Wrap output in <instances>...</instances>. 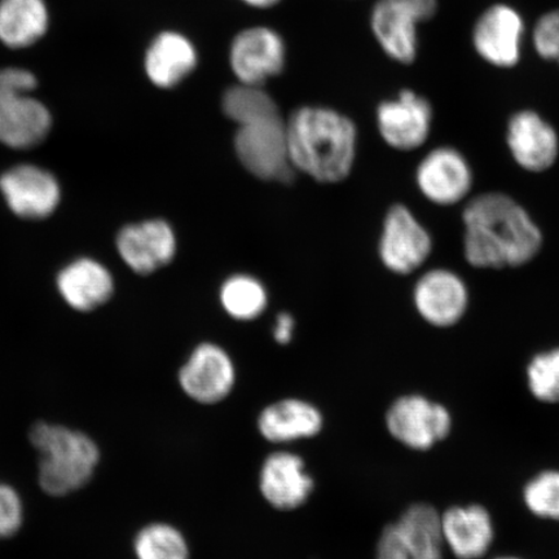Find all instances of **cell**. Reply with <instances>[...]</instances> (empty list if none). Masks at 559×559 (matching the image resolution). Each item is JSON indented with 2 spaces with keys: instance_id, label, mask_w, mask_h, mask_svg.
I'll use <instances>...</instances> for the list:
<instances>
[{
  "instance_id": "10",
  "label": "cell",
  "mask_w": 559,
  "mask_h": 559,
  "mask_svg": "<svg viewBox=\"0 0 559 559\" xmlns=\"http://www.w3.org/2000/svg\"><path fill=\"white\" fill-rule=\"evenodd\" d=\"M419 191L432 204L452 206L466 199L473 188V171L467 159L450 146L432 150L416 173Z\"/></svg>"
},
{
  "instance_id": "22",
  "label": "cell",
  "mask_w": 559,
  "mask_h": 559,
  "mask_svg": "<svg viewBox=\"0 0 559 559\" xmlns=\"http://www.w3.org/2000/svg\"><path fill=\"white\" fill-rule=\"evenodd\" d=\"M61 296L76 311H93L114 295V278L100 263L80 260L61 271L58 278Z\"/></svg>"
},
{
  "instance_id": "18",
  "label": "cell",
  "mask_w": 559,
  "mask_h": 559,
  "mask_svg": "<svg viewBox=\"0 0 559 559\" xmlns=\"http://www.w3.org/2000/svg\"><path fill=\"white\" fill-rule=\"evenodd\" d=\"M313 479L306 473L305 461L296 453L269 454L260 473V489L265 501L278 510L302 507L313 491Z\"/></svg>"
},
{
  "instance_id": "5",
  "label": "cell",
  "mask_w": 559,
  "mask_h": 559,
  "mask_svg": "<svg viewBox=\"0 0 559 559\" xmlns=\"http://www.w3.org/2000/svg\"><path fill=\"white\" fill-rule=\"evenodd\" d=\"M235 150L245 169L257 178L286 183L295 177L282 116L239 126Z\"/></svg>"
},
{
  "instance_id": "19",
  "label": "cell",
  "mask_w": 559,
  "mask_h": 559,
  "mask_svg": "<svg viewBox=\"0 0 559 559\" xmlns=\"http://www.w3.org/2000/svg\"><path fill=\"white\" fill-rule=\"evenodd\" d=\"M418 24L419 20L404 0H379L370 17L372 32L383 52L402 64L416 60Z\"/></svg>"
},
{
  "instance_id": "21",
  "label": "cell",
  "mask_w": 559,
  "mask_h": 559,
  "mask_svg": "<svg viewBox=\"0 0 559 559\" xmlns=\"http://www.w3.org/2000/svg\"><path fill=\"white\" fill-rule=\"evenodd\" d=\"M324 418L313 404L300 400H284L269 405L258 418V429L272 443H289L317 437Z\"/></svg>"
},
{
  "instance_id": "17",
  "label": "cell",
  "mask_w": 559,
  "mask_h": 559,
  "mask_svg": "<svg viewBox=\"0 0 559 559\" xmlns=\"http://www.w3.org/2000/svg\"><path fill=\"white\" fill-rule=\"evenodd\" d=\"M445 549L456 559H481L491 550L496 531L489 510L480 504L453 506L442 513Z\"/></svg>"
},
{
  "instance_id": "3",
  "label": "cell",
  "mask_w": 559,
  "mask_h": 559,
  "mask_svg": "<svg viewBox=\"0 0 559 559\" xmlns=\"http://www.w3.org/2000/svg\"><path fill=\"white\" fill-rule=\"evenodd\" d=\"M29 437L39 454L38 480L46 493L66 496L93 479L100 450L85 432L41 421L33 426Z\"/></svg>"
},
{
  "instance_id": "13",
  "label": "cell",
  "mask_w": 559,
  "mask_h": 559,
  "mask_svg": "<svg viewBox=\"0 0 559 559\" xmlns=\"http://www.w3.org/2000/svg\"><path fill=\"white\" fill-rule=\"evenodd\" d=\"M416 310L432 326L450 328L460 323L469 306V290L457 274L437 269L419 277L414 293Z\"/></svg>"
},
{
  "instance_id": "9",
  "label": "cell",
  "mask_w": 559,
  "mask_h": 559,
  "mask_svg": "<svg viewBox=\"0 0 559 559\" xmlns=\"http://www.w3.org/2000/svg\"><path fill=\"white\" fill-rule=\"evenodd\" d=\"M236 383L233 359L221 346L201 344L179 370V384L187 396L201 404L225 401Z\"/></svg>"
},
{
  "instance_id": "30",
  "label": "cell",
  "mask_w": 559,
  "mask_h": 559,
  "mask_svg": "<svg viewBox=\"0 0 559 559\" xmlns=\"http://www.w3.org/2000/svg\"><path fill=\"white\" fill-rule=\"evenodd\" d=\"M24 522V506L19 492L9 485L0 484V539L17 534Z\"/></svg>"
},
{
  "instance_id": "4",
  "label": "cell",
  "mask_w": 559,
  "mask_h": 559,
  "mask_svg": "<svg viewBox=\"0 0 559 559\" xmlns=\"http://www.w3.org/2000/svg\"><path fill=\"white\" fill-rule=\"evenodd\" d=\"M35 87L37 80L27 70H0V142L11 148H32L51 130L50 111L29 95Z\"/></svg>"
},
{
  "instance_id": "33",
  "label": "cell",
  "mask_w": 559,
  "mask_h": 559,
  "mask_svg": "<svg viewBox=\"0 0 559 559\" xmlns=\"http://www.w3.org/2000/svg\"><path fill=\"white\" fill-rule=\"evenodd\" d=\"M296 321L292 314L283 312L277 314L274 328V337L280 345L289 344L295 333Z\"/></svg>"
},
{
  "instance_id": "16",
  "label": "cell",
  "mask_w": 559,
  "mask_h": 559,
  "mask_svg": "<svg viewBox=\"0 0 559 559\" xmlns=\"http://www.w3.org/2000/svg\"><path fill=\"white\" fill-rule=\"evenodd\" d=\"M508 146L516 164L531 173H543L556 164L559 138L554 126L533 110H522L508 126Z\"/></svg>"
},
{
  "instance_id": "23",
  "label": "cell",
  "mask_w": 559,
  "mask_h": 559,
  "mask_svg": "<svg viewBox=\"0 0 559 559\" xmlns=\"http://www.w3.org/2000/svg\"><path fill=\"white\" fill-rule=\"evenodd\" d=\"M48 12L44 0H2L0 41L10 48H25L44 37Z\"/></svg>"
},
{
  "instance_id": "31",
  "label": "cell",
  "mask_w": 559,
  "mask_h": 559,
  "mask_svg": "<svg viewBox=\"0 0 559 559\" xmlns=\"http://www.w3.org/2000/svg\"><path fill=\"white\" fill-rule=\"evenodd\" d=\"M533 44L543 59L554 60L559 64V10L545 13L537 20Z\"/></svg>"
},
{
  "instance_id": "11",
  "label": "cell",
  "mask_w": 559,
  "mask_h": 559,
  "mask_svg": "<svg viewBox=\"0 0 559 559\" xmlns=\"http://www.w3.org/2000/svg\"><path fill=\"white\" fill-rule=\"evenodd\" d=\"M377 124L384 142L393 148L417 150L430 135L431 105L414 91L404 90L396 99L380 105L377 109Z\"/></svg>"
},
{
  "instance_id": "14",
  "label": "cell",
  "mask_w": 559,
  "mask_h": 559,
  "mask_svg": "<svg viewBox=\"0 0 559 559\" xmlns=\"http://www.w3.org/2000/svg\"><path fill=\"white\" fill-rule=\"evenodd\" d=\"M0 191L13 213L25 219H45L60 201L53 175L33 165L13 167L0 177Z\"/></svg>"
},
{
  "instance_id": "15",
  "label": "cell",
  "mask_w": 559,
  "mask_h": 559,
  "mask_svg": "<svg viewBox=\"0 0 559 559\" xmlns=\"http://www.w3.org/2000/svg\"><path fill=\"white\" fill-rule=\"evenodd\" d=\"M117 248L132 271L150 275L174 260L178 243L169 223L148 221L124 227L117 237Z\"/></svg>"
},
{
  "instance_id": "24",
  "label": "cell",
  "mask_w": 559,
  "mask_h": 559,
  "mask_svg": "<svg viewBox=\"0 0 559 559\" xmlns=\"http://www.w3.org/2000/svg\"><path fill=\"white\" fill-rule=\"evenodd\" d=\"M407 547L423 559H443L442 513L428 502H416L395 522Z\"/></svg>"
},
{
  "instance_id": "20",
  "label": "cell",
  "mask_w": 559,
  "mask_h": 559,
  "mask_svg": "<svg viewBox=\"0 0 559 559\" xmlns=\"http://www.w3.org/2000/svg\"><path fill=\"white\" fill-rule=\"evenodd\" d=\"M199 64V53L186 35L164 32L152 41L145 55V72L153 85L173 88Z\"/></svg>"
},
{
  "instance_id": "1",
  "label": "cell",
  "mask_w": 559,
  "mask_h": 559,
  "mask_svg": "<svg viewBox=\"0 0 559 559\" xmlns=\"http://www.w3.org/2000/svg\"><path fill=\"white\" fill-rule=\"evenodd\" d=\"M463 221L464 253L475 269L520 267L539 254L542 230L510 195H477L464 209Z\"/></svg>"
},
{
  "instance_id": "2",
  "label": "cell",
  "mask_w": 559,
  "mask_h": 559,
  "mask_svg": "<svg viewBox=\"0 0 559 559\" xmlns=\"http://www.w3.org/2000/svg\"><path fill=\"white\" fill-rule=\"evenodd\" d=\"M290 160L296 171L320 183H338L354 166L358 131L330 108L304 107L286 122Z\"/></svg>"
},
{
  "instance_id": "25",
  "label": "cell",
  "mask_w": 559,
  "mask_h": 559,
  "mask_svg": "<svg viewBox=\"0 0 559 559\" xmlns=\"http://www.w3.org/2000/svg\"><path fill=\"white\" fill-rule=\"evenodd\" d=\"M221 304L230 318L240 321L254 320L269 304L267 292L257 278L236 275L226 280L221 289Z\"/></svg>"
},
{
  "instance_id": "8",
  "label": "cell",
  "mask_w": 559,
  "mask_h": 559,
  "mask_svg": "<svg viewBox=\"0 0 559 559\" xmlns=\"http://www.w3.org/2000/svg\"><path fill=\"white\" fill-rule=\"evenodd\" d=\"M286 48L282 35L265 26L237 34L229 48V66L240 83L262 86L283 72Z\"/></svg>"
},
{
  "instance_id": "32",
  "label": "cell",
  "mask_w": 559,
  "mask_h": 559,
  "mask_svg": "<svg viewBox=\"0 0 559 559\" xmlns=\"http://www.w3.org/2000/svg\"><path fill=\"white\" fill-rule=\"evenodd\" d=\"M376 559H423L412 551L397 530L395 523L382 530L377 542Z\"/></svg>"
},
{
  "instance_id": "34",
  "label": "cell",
  "mask_w": 559,
  "mask_h": 559,
  "mask_svg": "<svg viewBox=\"0 0 559 559\" xmlns=\"http://www.w3.org/2000/svg\"><path fill=\"white\" fill-rule=\"evenodd\" d=\"M404 2L414 11L419 23L429 21L438 10V0H404Z\"/></svg>"
},
{
  "instance_id": "27",
  "label": "cell",
  "mask_w": 559,
  "mask_h": 559,
  "mask_svg": "<svg viewBox=\"0 0 559 559\" xmlns=\"http://www.w3.org/2000/svg\"><path fill=\"white\" fill-rule=\"evenodd\" d=\"M136 559H190L183 534L167 523H152L139 531L134 540Z\"/></svg>"
},
{
  "instance_id": "35",
  "label": "cell",
  "mask_w": 559,
  "mask_h": 559,
  "mask_svg": "<svg viewBox=\"0 0 559 559\" xmlns=\"http://www.w3.org/2000/svg\"><path fill=\"white\" fill-rule=\"evenodd\" d=\"M245 4L250 7H254V9H271V7L276 5L282 2V0H241Z\"/></svg>"
},
{
  "instance_id": "12",
  "label": "cell",
  "mask_w": 559,
  "mask_h": 559,
  "mask_svg": "<svg viewBox=\"0 0 559 559\" xmlns=\"http://www.w3.org/2000/svg\"><path fill=\"white\" fill-rule=\"evenodd\" d=\"M524 34L521 13L507 4L489 7L475 23V51L489 64L512 68L519 64Z\"/></svg>"
},
{
  "instance_id": "26",
  "label": "cell",
  "mask_w": 559,
  "mask_h": 559,
  "mask_svg": "<svg viewBox=\"0 0 559 559\" xmlns=\"http://www.w3.org/2000/svg\"><path fill=\"white\" fill-rule=\"evenodd\" d=\"M225 115L239 126L253 123L280 116L277 105L262 86L239 83L223 96Z\"/></svg>"
},
{
  "instance_id": "7",
  "label": "cell",
  "mask_w": 559,
  "mask_h": 559,
  "mask_svg": "<svg viewBox=\"0 0 559 559\" xmlns=\"http://www.w3.org/2000/svg\"><path fill=\"white\" fill-rule=\"evenodd\" d=\"M432 250L431 236L407 206L390 209L383 223L380 257L386 269L408 275L428 261Z\"/></svg>"
},
{
  "instance_id": "29",
  "label": "cell",
  "mask_w": 559,
  "mask_h": 559,
  "mask_svg": "<svg viewBox=\"0 0 559 559\" xmlns=\"http://www.w3.org/2000/svg\"><path fill=\"white\" fill-rule=\"evenodd\" d=\"M526 379L537 402L559 404V347L536 354L528 362Z\"/></svg>"
},
{
  "instance_id": "28",
  "label": "cell",
  "mask_w": 559,
  "mask_h": 559,
  "mask_svg": "<svg viewBox=\"0 0 559 559\" xmlns=\"http://www.w3.org/2000/svg\"><path fill=\"white\" fill-rule=\"evenodd\" d=\"M522 500L536 519L559 522V471L534 475L522 489Z\"/></svg>"
},
{
  "instance_id": "6",
  "label": "cell",
  "mask_w": 559,
  "mask_h": 559,
  "mask_svg": "<svg viewBox=\"0 0 559 559\" xmlns=\"http://www.w3.org/2000/svg\"><path fill=\"white\" fill-rule=\"evenodd\" d=\"M384 423L396 442L418 452L435 449L453 429L451 411L421 394L397 397L390 405Z\"/></svg>"
},
{
  "instance_id": "36",
  "label": "cell",
  "mask_w": 559,
  "mask_h": 559,
  "mask_svg": "<svg viewBox=\"0 0 559 559\" xmlns=\"http://www.w3.org/2000/svg\"><path fill=\"white\" fill-rule=\"evenodd\" d=\"M492 559H523V558L516 557V556H500V557H496Z\"/></svg>"
}]
</instances>
